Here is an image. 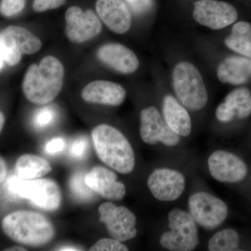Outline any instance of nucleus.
<instances>
[{
	"label": "nucleus",
	"instance_id": "1",
	"mask_svg": "<svg viewBox=\"0 0 251 251\" xmlns=\"http://www.w3.org/2000/svg\"><path fill=\"white\" fill-rule=\"evenodd\" d=\"M64 75L60 61L53 56H47L39 64H33L28 68L23 79V93L31 103H50L62 90Z\"/></svg>",
	"mask_w": 251,
	"mask_h": 251
},
{
	"label": "nucleus",
	"instance_id": "2",
	"mask_svg": "<svg viewBox=\"0 0 251 251\" xmlns=\"http://www.w3.org/2000/svg\"><path fill=\"white\" fill-rule=\"evenodd\" d=\"M92 138L97 156L104 164L120 174H130L133 171L134 151L120 130L110 125H99L92 130Z\"/></svg>",
	"mask_w": 251,
	"mask_h": 251
},
{
	"label": "nucleus",
	"instance_id": "3",
	"mask_svg": "<svg viewBox=\"0 0 251 251\" xmlns=\"http://www.w3.org/2000/svg\"><path fill=\"white\" fill-rule=\"evenodd\" d=\"M1 227L4 234L14 242L30 247L46 245L55 235L51 221L34 211L11 213L3 219Z\"/></svg>",
	"mask_w": 251,
	"mask_h": 251
},
{
	"label": "nucleus",
	"instance_id": "4",
	"mask_svg": "<svg viewBox=\"0 0 251 251\" xmlns=\"http://www.w3.org/2000/svg\"><path fill=\"white\" fill-rule=\"evenodd\" d=\"M175 93L185 108L193 111L202 110L208 102V93L202 75L192 64L180 62L173 72Z\"/></svg>",
	"mask_w": 251,
	"mask_h": 251
},
{
	"label": "nucleus",
	"instance_id": "5",
	"mask_svg": "<svg viewBox=\"0 0 251 251\" xmlns=\"http://www.w3.org/2000/svg\"><path fill=\"white\" fill-rule=\"evenodd\" d=\"M169 229L163 232L159 243L171 251H191L200 242L198 224L188 211L173 209L168 215Z\"/></svg>",
	"mask_w": 251,
	"mask_h": 251
},
{
	"label": "nucleus",
	"instance_id": "6",
	"mask_svg": "<svg viewBox=\"0 0 251 251\" xmlns=\"http://www.w3.org/2000/svg\"><path fill=\"white\" fill-rule=\"evenodd\" d=\"M8 188L10 192L29 200L34 205L44 210H57L62 203L60 188L52 179L27 180L13 176L9 179Z\"/></svg>",
	"mask_w": 251,
	"mask_h": 251
},
{
	"label": "nucleus",
	"instance_id": "7",
	"mask_svg": "<svg viewBox=\"0 0 251 251\" xmlns=\"http://www.w3.org/2000/svg\"><path fill=\"white\" fill-rule=\"evenodd\" d=\"M41 47L40 39L26 28L11 25L0 32V58L11 67L20 62L23 54L36 53Z\"/></svg>",
	"mask_w": 251,
	"mask_h": 251
},
{
	"label": "nucleus",
	"instance_id": "8",
	"mask_svg": "<svg viewBox=\"0 0 251 251\" xmlns=\"http://www.w3.org/2000/svg\"><path fill=\"white\" fill-rule=\"evenodd\" d=\"M188 212L198 226L212 230L224 224L228 216V207L222 200L210 193L200 191L188 200Z\"/></svg>",
	"mask_w": 251,
	"mask_h": 251
},
{
	"label": "nucleus",
	"instance_id": "9",
	"mask_svg": "<svg viewBox=\"0 0 251 251\" xmlns=\"http://www.w3.org/2000/svg\"><path fill=\"white\" fill-rule=\"evenodd\" d=\"M99 221L105 225L112 238L125 242L136 237L137 219L128 208L104 202L99 206Z\"/></svg>",
	"mask_w": 251,
	"mask_h": 251
},
{
	"label": "nucleus",
	"instance_id": "10",
	"mask_svg": "<svg viewBox=\"0 0 251 251\" xmlns=\"http://www.w3.org/2000/svg\"><path fill=\"white\" fill-rule=\"evenodd\" d=\"M140 134L144 143L154 145L161 143L169 148L177 146L181 137L168 126L158 109H143L140 115Z\"/></svg>",
	"mask_w": 251,
	"mask_h": 251
},
{
	"label": "nucleus",
	"instance_id": "11",
	"mask_svg": "<svg viewBox=\"0 0 251 251\" xmlns=\"http://www.w3.org/2000/svg\"><path fill=\"white\" fill-rule=\"evenodd\" d=\"M148 186L157 201L171 202L179 199L186 188V178L181 172L169 168H158L150 175Z\"/></svg>",
	"mask_w": 251,
	"mask_h": 251
},
{
	"label": "nucleus",
	"instance_id": "12",
	"mask_svg": "<svg viewBox=\"0 0 251 251\" xmlns=\"http://www.w3.org/2000/svg\"><path fill=\"white\" fill-rule=\"evenodd\" d=\"M208 170L216 181L227 184L240 182L248 174L245 162L237 155L226 150H216L207 160Z\"/></svg>",
	"mask_w": 251,
	"mask_h": 251
},
{
	"label": "nucleus",
	"instance_id": "13",
	"mask_svg": "<svg viewBox=\"0 0 251 251\" xmlns=\"http://www.w3.org/2000/svg\"><path fill=\"white\" fill-rule=\"evenodd\" d=\"M193 18L201 25L221 29L237 20V10L232 5L218 0H199L194 3Z\"/></svg>",
	"mask_w": 251,
	"mask_h": 251
},
{
	"label": "nucleus",
	"instance_id": "14",
	"mask_svg": "<svg viewBox=\"0 0 251 251\" xmlns=\"http://www.w3.org/2000/svg\"><path fill=\"white\" fill-rule=\"evenodd\" d=\"M65 20L66 35L75 44L91 40L101 31L100 20L92 10L83 11L78 6H72L66 12Z\"/></svg>",
	"mask_w": 251,
	"mask_h": 251
},
{
	"label": "nucleus",
	"instance_id": "15",
	"mask_svg": "<svg viewBox=\"0 0 251 251\" xmlns=\"http://www.w3.org/2000/svg\"><path fill=\"white\" fill-rule=\"evenodd\" d=\"M85 182L94 192L110 201H121L126 193L125 185L117 180L116 173L105 167L92 168L85 175Z\"/></svg>",
	"mask_w": 251,
	"mask_h": 251
},
{
	"label": "nucleus",
	"instance_id": "16",
	"mask_svg": "<svg viewBox=\"0 0 251 251\" xmlns=\"http://www.w3.org/2000/svg\"><path fill=\"white\" fill-rule=\"evenodd\" d=\"M96 10L104 24L117 34H125L131 26V15L122 0H97Z\"/></svg>",
	"mask_w": 251,
	"mask_h": 251
},
{
	"label": "nucleus",
	"instance_id": "17",
	"mask_svg": "<svg viewBox=\"0 0 251 251\" xmlns=\"http://www.w3.org/2000/svg\"><path fill=\"white\" fill-rule=\"evenodd\" d=\"M97 55L100 62L121 74H133L139 67L136 54L125 46L117 43L101 46Z\"/></svg>",
	"mask_w": 251,
	"mask_h": 251
},
{
	"label": "nucleus",
	"instance_id": "18",
	"mask_svg": "<svg viewBox=\"0 0 251 251\" xmlns=\"http://www.w3.org/2000/svg\"><path fill=\"white\" fill-rule=\"evenodd\" d=\"M81 95L87 103L118 106L125 101L126 92L115 82L95 80L84 87Z\"/></svg>",
	"mask_w": 251,
	"mask_h": 251
},
{
	"label": "nucleus",
	"instance_id": "19",
	"mask_svg": "<svg viewBox=\"0 0 251 251\" xmlns=\"http://www.w3.org/2000/svg\"><path fill=\"white\" fill-rule=\"evenodd\" d=\"M163 117L167 125L180 137L192 131V121L188 110L174 97L167 95L163 100Z\"/></svg>",
	"mask_w": 251,
	"mask_h": 251
},
{
	"label": "nucleus",
	"instance_id": "20",
	"mask_svg": "<svg viewBox=\"0 0 251 251\" xmlns=\"http://www.w3.org/2000/svg\"><path fill=\"white\" fill-rule=\"evenodd\" d=\"M217 77L223 83H246L251 78V59L236 56L227 57L218 67Z\"/></svg>",
	"mask_w": 251,
	"mask_h": 251
},
{
	"label": "nucleus",
	"instance_id": "21",
	"mask_svg": "<svg viewBox=\"0 0 251 251\" xmlns=\"http://www.w3.org/2000/svg\"><path fill=\"white\" fill-rule=\"evenodd\" d=\"M17 176L23 179H35L49 174L52 167L47 160L32 154H24L20 156L16 161Z\"/></svg>",
	"mask_w": 251,
	"mask_h": 251
},
{
	"label": "nucleus",
	"instance_id": "22",
	"mask_svg": "<svg viewBox=\"0 0 251 251\" xmlns=\"http://www.w3.org/2000/svg\"><path fill=\"white\" fill-rule=\"evenodd\" d=\"M225 44L228 49L251 59V25L248 22L236 23Z\"/></svg>",
	"mask_w": 251,
	"mask_h": 251
},
{
	"label": "nucleus",
	"instance_id": "23",
	"mask_svg": "<svg viewBox=\"0 0 251 251\" xmlns=\"http://www.w3.org/2000/svg\"><path fill=\"white\" fill-rule=\"evenodd\" d=\"M224 102L236 114V117L244 120L251 115V92L246 87H240L229 92Z\"/></svg>",
	"mask_w": 251,
	"mask_h": 251
},
{
	"label": "nucleus",
	"instance_id": "24",
	"mask_svg": "<svg viewBox=\"0 0 251 251\" xmlns=\"http://www.w3.org/2000/svg\"><path fill=\"white\" fill-rule=\"evenodd\" d=\"M240 237L235 229H221L213 234L208 242V250L210 251H237L239 247Z\"/></svg>",
	"mask_w": 251,
	"mask_h": 251
},
{
	"label": "nucleus",
	"instance_id": "25",
	"mask_svg": "<svg viewBox=\"0 0 251 251\" xmlns=\"http://www.w3.org/2000/svg\"><path fill=\"white\" fill-rule=\"evenodd\" d=\"M70 188L73 194L81 201H90L93 198L94 191L86 184L85 174L82 172H77L73 175Z\"/></svg>",
	"mask_w": 251,
	"mask_h": 251
},
{
	"label": "nucleus",
	"instance_id": "26",
	"mask_svg": "<svg viewBox=\"0 0 251 251\" xmlns=\"http://www.w3.org/2000/svg\"><path fill=\"white\" fill-rule=\"evenodd\" d=\"M90 251H127L128 247L123 244V242L111 238H104L100 239L92 246Z\"/></svg>",
	"mask_w": 251,
	"mask_h": 251
},
{
	"label": "nucleus",
	"instance_id": "27",
	"mask_svg": "<svg viewBox=\"0 0 251 251\" xmlns=\"http://www.w3.org/2000/svg\"><path fill=\"white\" fill-rule=\"evenodd\" d=\"M56 112L52 107H45L37 110L33 118V123L39 128L49 126L55 119Z\"/></svg>",
	"mask_w": 251,
	"mask_h": 251
},
{
	"label": "nucleus",
	"instance_id": "28",
	"mask_svg": "<svg viewBox=\"0 0 251 251\" xmlns=\"http://www.w3.org/2000/svg\"><path fill=\"white\" fill-rule=\"evenodd\" d=\"M25 0H2L0 4V13L5 17H12L24 9Z\"/></svg>",
	"mask_w": 251,
	"mask_h": 251
},
{
	"label": "nucleus",
	"instance_id": "29",
	"mask_svg": "<svg viewBox=\"0 0 251 251\" xmlns=\"http://www.w3.org/2000/svg\"><path fill=\"white\" fill-rule=\"evenodd\" d=\"M89 143L86 138H78L74 142L70 149L71 156L75 159H82L87 154Z\"/></svg>",
	"mask_w": 251,
	"mask_h": 251
},
{
	"label": "nucleus",
	"instance_id": "30",
	"mask_svg": "<svg viewBox=\"0 0 251 251\" xmlns=\"http://www.w3.org/2000/svg\"><path fill=\"white\" fill-rule=\"evenodd\" d=\"M66 0H34L33 9L36 12H44L48 10L57 9L62 6Z\"/></svg>",
	"mask_w": 251,
	"mask_h": 251
},
{
	"label": "nucleus",
	"instance_id": "31",
	"mask_svg": "<svg viewBox=\"0 0 251 251\" xmlns=\"http://www.w3.org/2000/svg\"><path fill=\"white\" fill-rule=\"evenodd\" d=\"M216 116L220 122L227 123L234 120L236 114L227 103L223 102L216 108Z\"/></svg>",
	"mask_w": 251,
	"mask_h": 251
},
{
	"label": "nucleus",
	"instance_id": "32",
	"mask_svg": "<svg viewBox=\"0 0 251 251\" xmlns=\"http://www.w3.org/2000/svg\"><path fill=\"white\" fill-rule=\"evenodd\" d=\"M131 9L137 14H143L151 8L152 0H127Z\"/></svg>",
	"mask_w": 251,
	"mask_h": 251
},
{
	"label": "nucleus",
	"instance_id": "33",
	"mask_svg": "<svg viewBox=\"0 0 251 251\" xmlns=\"http://www.w3.org/2000/svg\"><path fill=\"white\" fill-rule=\"evenodd\" d=\"M64 148V142L62 138H54L46 145L45 151L49 154H54L60 152Z\"/></svg>",
	"mask_w": 251,
	"mask_h": 251
},
{
	"label": "nucleus",
	"instance_id": "34",
	"mask_svg": "<svg viewBox=\"0 0 251 251\" xmlns=\"http://www.w3.org/2000/svg\"><path fill=\"white\" fill-rule=\"evenodd\" d=\"M6 176V165L5 161L0 156V184L2 183Z\"/></svg>",
	"mask_w": 251,
	"mask_h": 251
},
{
	"label": "nucleus",
	"instance_id": "35",
	"mask_svg": "<svg viewBox=\"0 0 251 251\" xmlns=\"http://www.w3.org/2000/svg\"><path fill=\"white\" fill-rule=\"evenodd\" d=\"M5 122V118L4 115L0 112V133L2 130L3 127H4Z\"/></svg>",
	"mask_w": 251,
	"mask_h": 251
},
{
	"label": "nucleus",
	"instance_id": "36",
	"mask_svg": "<svg viewBox=\"0 0 251 251\" xmlns=\"http://www.w3.org/2000/svg\"><path fill=\"white\" fill-rule=\"evenodd\" d=\"M5 251H25L26 249H24L23 247H14L9 248V249H6Z\"/></svg>",
	"mask_w": 251,
	"mask_h": 251
},
{
	"label": "nucleus",
	"instance_id": "37",
	"mask_svg": "<svg viewBox=\"0 0 251 251\" xmlns=\"http://www.w3.org/2000/svg\"><path fill=\"white\" fill-rule=\"evenodd\" d=\"M59 251H79L78 249H77L76 248H74V247H64V248H61L60 249H59Z\"/></svg>",
	"mask_w": 251,
	"mask_h": 251
},
{
	"label": "nucleus",
	"instance_id": "38",
	"mask_svg": "<svg viewBox=\"0 0 251 251\" xmlns=\"http://www.w3.org/2000/svg\"><path fill=\"white\" fill-rule=\"evenodd\" d=\"M4 63L2 59L0 58V72L2 70L3 67H4Z\"/></svg>",
	"mask_w": 251,
	"mask_h": 251
}]
</instances>
